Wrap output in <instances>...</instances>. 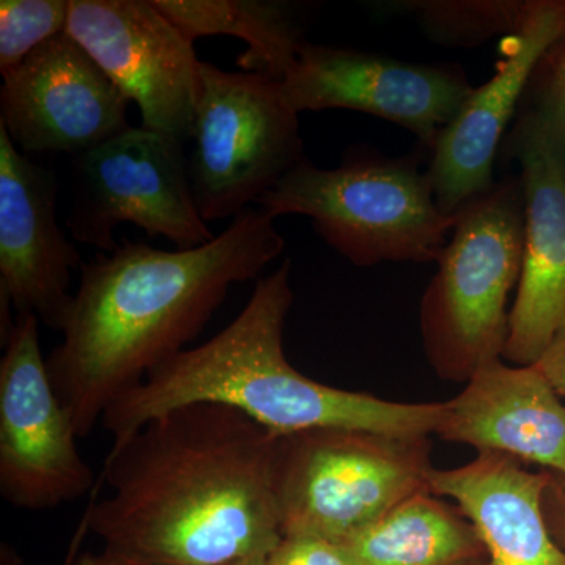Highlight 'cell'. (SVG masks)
Returning a JSON list of instances; mask_svg holds the SVG:
<instances>
[{
	"label": "cell",
	"mask_w": 565,
	"mask_h": 565,
	"mask_svg": "<svg viewBox=\"0 0 565 565\" xmlns=\"http://www.w3.org/2000/svg\"><path fill=\"white\" fill-rule=\"evenodd\" d=\"M565 35V0H527L519 31L501 39L493 76L475 87L430 150L427 177L435 202L455 215L468 200L493 188L494 161L527 85L546 52Z\"/></svg>",
	"instance_id": "13"
},
{
	"label": "cell",
	"mask_w": 565,
	"mask_h": 565,
	"mask_svg": "<svg viewBox=\"0 0 565 565\" xmlns=\"http://www.w3.org/2000/svg\"><path fill=\"white\" fill-rule=\"evenodd\" d=\"M255 206L274 218L307 215L323 243L359 267L437 263L455 228L422 156L388 158L373 147H352L337 169L305 158Z\"/></svg>",
	"instance_id": "4"
},
{
	"label": "cell",
	"mask_w": 565,
	"mask_h": 565,
	"mask_svg": "<svg viewBox=\"0 0 565 565\" xmlns=\"http://www.w3.org/2000/svg\"><path fill=\"white\" fill-rule=\"evenodd\" d=\"M289 277L291 259H285L256 281L250 300L221 333L167 360L110 404L102 424L114 445L152 418L191 404L236 408L277 437L322 427L397 437L437 434L445 403H394L321 384L291 366L282 348L294 303Z\"/></svg>",
	"instance_id": "3"
},
{
	"label": "cell",
	"mask_w": 565,
	"mask_h": 565,
	"mask_svg": "<svg viewBox=\"0 0 565 565\" xmlns=\"http://www.w3.org/2000/svg\"><path fill=\"white\" fill-rule=\"evenodd\" d=\"M2 77L0 125L22 154L76 158L131 128L128 96L66 31Z\"/></svg>",
	"instance_id": "12"
},
{
	"label": "cell",
	"mask_w": 565,
	"mask_h": 565,
	"mask_svg": "<svg viewBox=\"0 0 565 565\" xmlns=\"http://www.w3.org/2000/svg\"><path fill=\"white\" fill-rule=\"evenodd\" d=\"M282 250L275 218L256 206L202 247L167 252L125 241L82 264L62 343L46 359L77 438L184 351L233 285L258 277Z\"/></svg>",
	"instance_id": "2"
},
{
	"label": "cell",
	"mask_w": 565,
	"mask_h": 565,
	"mask_svg": "<svg viewBox=\"0 0 565 565\" xmlns=\"http://www.w3.org/2000/svg\"><path fill=\"white\" fill-rule=\"evenodd\" d=\"M36 316H18L0 360V493L24 511H51L90 493L95 473L40 349Z\"/></svg>",
	"instance_id": "9"
},
{
	"label": "cell",
	"mask_w": 565,
	"mask_h": 565,
	"mask_svg": "<svg viewBox=\"0 0 565 565\" xmlns=\"http://www.w3.org/2000/svg\"><path fill=\"white\" fill-rule=\"evenodd\" d=\"M66 32L137 104L141 128L192 139L202 62L151 0H70Z\"/></svg>",
	"instance_id": "10"
},
{
	"label": "cell",
	"mask_w": 565,
	"mask_h": 565,
	"mask_svg": "<svg viewBox=\"0 0 565 565\" xmlns=\"http://www.w3.org/2000/svg\"><path fill=\"white\" fill-rule=\"evenodd\" d=\"M351 565H471L487 561L473 523L433 492L397 504L340 542Z\"/></svg>",
	"instance_id": "18"
},
{
	"label": "cell",
	"mask_w": 565,
	"mask_h": 565,
	"mask_svg": "<svg viewBox=\"0 0 565 565\" xmlns=\"http://www.w3.org/2000/svg\"><path fill=\"white\" fill-rule=\"evenodd\" d=\"M267 557L269 556L245 557V559L228 565H267Z\"/></svg>",
	"instance_id": "27"
},
{
	"label": "cell",
	"mask_w": 565,
	"mask_h": 565,
	"mask_svg": "<svg viewBox=\"0 0 565 565\" xmlns=\"http://www.w3.org/2000/svg\"><path fill=\"white\" fill-rule=\"evenodd\" d=\"M267 565H351L334 542L310 535L282 537L267 557Z\"/></svg>",
	"instance_id": "23"
},
{
	"label": "cell",
	"mask_w": 565,
	"mask_h": 565,
	"mask_svg": "<svg viewBox=\"0 0 565 565\" xmlns=\"http://www.w3.org/2000/svg\"><path fill=\"white\" fill-rule=\"evenodd\" d=\"M503 148L519 163L525 199V250L503 360L533 366L565 322V177L545 145L519 122Z\"/></svg>",
	"instance_id": "15"
},
{
	"label": "cell",
	"mask_w": 565,
	"mask_h": 565,
	"mask_svg": "<svg viewBox=\"0 0 565 565\" xmlns=\"http://www.w3.org/2000/svg\"><path fill=\"white\" fill-rule=\"evenodd\" d=\"M555 475L530 471L520 460L479 451L462 467L429 476L430 492L451 498L473 523L487 565H565V548L546 519L545 500Z\"/></svg>",
	"instance_id": "17"
},
{
	"label": "cell",
	"mask_w": 565,
	"mask_h": 565,
	"mask_svg": "<svg viewBox=\"0 0 565 565\" xmlns=\"http://www.w3.org/2000/svg\"><path fill=\"white\" fill-rule=\"evenodd\" d=\"M58 181L22 154L0 125V299L63 332L81 253L57 221Z\"/></svg>",
	"instance_id": "14"
},
{
	"label": "cell",
	"mask_w": 565,
	"mask_h": 565,
	"mask_svg": "<svg viewBox=\"0 0 565 565\" xmlns=\"http://www.w3.org/2000/svg\"><path fill=\"white\" fill-rule=\"evenodd\" d=\"M534 366L544 375L546 384L552 386L553 392L561 399H565V322Z\"/></svg>",
	"instance_id": "24"
},
{
	"label": "cell",
	"mask_w": 565,
	"mask_h": 565,
	"mask_svg": "<svg viewBox=\"0 0 565 565\" xmlns=\"http://www.w3.org/2000/svg\"><path fill=\"white\" fill-rule=\"evenodd\" d=\"M429 437L362 429L302 430L277 437L273 481L282 537L340 544L397 504L430 492Z\"/></svg>",
	"instance_id": "6"
},
{
	"label": "cell",
	"mask_w": 565,
	"mask_h": 565,
	"mask_svg": "<svg viewBox=\"0 0 565 565\" xmlns=\"http://www.w3.org/2000/svg\"><path fill=\"white\" fill-rule=\"evenodd\" d=\"M435 435L539 465L565 481V405L534 364H486L446 401Z\"/></svg>",
	"instance_id": "16"
},
{
	"label": "cell",
	"mask_w": 565,
	"mask_h": 565,
	"mask_svg": "<svg viewBox=\"0 0 565 565\" xmlns=\"http://www.w3.org/2000/svg\"><path fill=\"white\" fill-rule=\"evenodd\" d=\"M382 10L414 18L424 36L445 47H476L519 31L527 0H393Z\"/></svg>",
	"instance_id": "20"
},
{
	"label": "cell",
	"mask_w": 565,
	"mask_h": 565,
	"mask_svg": "<svg viewBox=\"0 0 565 565\" xmlns=\"http://www.w3.org/2000/svg\"><path fill=\"white\" fill-rule=\"evenodd\" d=\"M297 114L345 109L373 115L415 134L433 150L473 85L457 65H426L305 40L281 81Z\"/></svg>",
	"instance_id": "11"
},
{
	"label": "cell",
	"mask_w": 565,
	"mask_h": 565,
	"mask_svg": "<svg viewBox=\"0 0 565 565\" xmlns=\"http://www.w3.org/2000/svg\"><path fill=\"white\" fill-rule=\"evenodd\" d=\"M189 41L237 36L248 50L237 57L245 73L282 81L305 36L296 7L274 0H151Z\"/></svg>",
	"instance_id": "19"
},
{
	"label": "cell",
	"mask_w": 565,
	"mask_h": 565,
	"mask_svg": "<svg viewBox=\"0 0 565 565\" xmlns=\"http://www.w3.org/2000/svg\"><path fill=\"white\" fill-rule=\"evenodd\" d=\"M184 147L173 137L131 126L73 158L65 217L73 239L111 253L118 247L114 230L132 223L178 250L211 243L215 236L193 199Z\"/></svg>",
	"instance_id": "8"
},
{
	"label": "cell",
	"mask_w": 565,
	"mask_h": 565,
	"mask_svg": "<svg viewBox=\"0 0 565 565\" xmlns=\"http://www.w3.org/2000/svg\"><path fill=\"white\" fill-rule=\"evenodd\" d=\"M515 122L545 145L565 177V35L535 68Z\"/></svg>",
	"instance_id": "21"
},
{
	"label": "cell",
	"mask_w": 565,
	"mask_h": 565,
	"mask_svg": "<svg viewBox=\"0 0 565 565\" xmlns=\"http://www.w3.org/2000/svg\"><path fill=\"white\" fill-rule=\"evenodd\" d=\"M189 174L204 222L237 217L307 156L281 81L202 62Z\"/></svg>",
	"instance_id": "7"
},
{
	"label": "cell",
	"mask_w": 565,
	"mask_h": 565,
	"mask_svg": "<svg viewBox=\"0 0 565 565\" xmlns=\"http://www.w3.org/2000/svg\"><path fill=\"white\" fill-rule=\"evenodd\" d=\"M525 250V199L505 177L455 214L451 237L419 305L424 353L444 381L467 384L503 359L509 294L519 286Z\"/></svg>",
	"instance_id": "5"
},
{
	"label": "cell",
	"mask_w": 565,
	"mask_h": 565,
	"mask_svg": "<svg viewBox=\"0 0 565 565\" xmlns=\"http://www.w3.org/2000/svg\"><path fill=\"white\" fill-rule=\"evenodd\" d=\"M71 565H150L136 557L121 555L114 550L104 548L102 553H82Z\"/></svg>",
	"instance_id": "26"
},
{
	"label": "cell",
	"mask_w": 565,
	"mask_h": 565,
	"mask_svg": "<svg viewBox=\"0 0 565 565\" xmlns=\"http://www.w3.org/2000/svg\"><path fill=\"white\" fill-rule=\"evenodd\" d=\"M277 435L243 412L191 404L152 418L104 463L109 497L85 526L106 548L150 565H228L269 556L282 535Z\"/></svg>",
	"instance_id": "1"
},
{
	"label": "cell",
	"mask_w": 565,
	"mask_h": 565,
	"mask_svg": "<svg viewBox=\"0 0 565 565\" xmlns=\"http://www.w3.org/2000/svg\"><path fill=\"white\" fill-rule=\"evenodd\" d=\"M70 0L0 2V73L20 65L36 47L66 31Z\"/></svg>",
	"instance_id": "22"
},
{
	"label": "cell",
	"mask_w": 565,
	"mask_h": 565,
	"mask_svg": "<svg viewBox=\"0 0 565 565\" xmlns=\"http://www.w3.org/2000/svg\"><path fill=\"white\" fill-rule=\"evenodd\" d=\"M471 565H487V561H482V563H476V564H471Z\"/></svg>",
	"instance_id": "28"
},
{
	"label": "cell",
	"mask_w": 565,
	"mask_h": 565,
	"mask_svg": "<svg viewBox=\"0 0 565 565\" xmlns=\"http://www.w3.org/2000/svg\"><path fill=\"white\" fill-rule=\"evenodd\" d=\"M546 497L552 498L553 519L548 520V525L552 527V533L557 539L561 545L565 548V481L557 478L555 475V482L550 487ZM548 519V516H546Z\"/></svg>",
	"instance_id": "25"
}]
</instances>
